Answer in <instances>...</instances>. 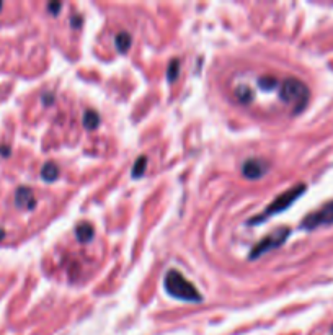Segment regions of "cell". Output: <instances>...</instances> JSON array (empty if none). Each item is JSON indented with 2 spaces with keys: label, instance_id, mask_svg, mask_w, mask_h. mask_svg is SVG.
<instances>
[{
  "label": "cell",
  "instance_id": "14",
  "mask_svg": "<svg viewBox=\"0 0 333 335\" xmlns=\"http://www.w3.org/2000/svg\"><path fill=\"white\" fill-rule=\"evenodd\" d=\"M178 72H180V64H178V61H177V59H173L172 62H170L168 70H166V77H168L170 82H173V80L177 79Z\"/></svg>",
  "mask_w": 333,
  "mask_h": 335
},
{
  "label": "cell",
  "instance_id": "4",
  "mask_svg": "<svg viewBox=\"0 0 333 335\" xmlns=\"http://www.w3.org/2000/svg\"><path fill=\"white\" fill-rule=\"evenodd\" d=\"M289 234H291L289 227H280V229H276L274 232H271V234H268L266 237L262 240V242H258L253 249H251L250 260H255V258H258V257L265 255V253H268L269 250L278 249L280 245H283L286 242V239L289 237Z\"/></svg>",
  "mask_w": 333,
  "mask_h": 335
},
{
  "label": "cell",
  "instance_id": "9",
  "mask_svg": "<svg viewBox=\"0 0 333 335\" xmlns=\"http://www.w3.org/2000/svg\"><path fill=\"white\" fill-rule=\"evenodd\" d=\"M233 97H235L242 105H250L251 101L255 100L253 90H251L249 85H245V84H240V85H237L233 88Z\"/></svg>",
  "mask_w": 333,
  "mask_h": 335
},
{
  "label": "cell",
  "instance_id": "11",
  "mask_svg": "<svg viewBox=\"0 0 333 335\" xmlns=\"http://www.w3.org/2000/svg\"><path fill=\"white\" fill-rule=\"evenodd\" d=\"M131 43H133L131 34L126 33V31H119V33L116 34V38H115L116 49H118L121 54H124V52L129 51V48H131Z\"/></svg>",
  "mask_w": 333,
  "mask_h": 335
},
{
  "label": "cell",
  "instance_id": "16",
  "mask_svg": "<svg viewBox=\"0 0 333 335\" xmlns=\"http://www.w3.org/2000/svg\"><path fill=\"white\" fill-rule=\"evenodd\" d=\"M70 23H72V25H75V23H77V25H80V23H82V18H77V20H75V18H72V20H70Z\"/></svg>",
  "mask_w": 333,
  "mask_h": 335
},
{
  "label": "cell",
  "instance_id": "15",
  "mask_svg": "<svg viewBox=\"0 0 333 335\" xmlns=\"http://www.w3.org/2000/svg\"><path fill=\"white\" fill-rule=\"evenodd\" d=\"M61 8H62V3H59V2H56V3H49V5H48V10H49V13H52V15H57Z\"/></svg>",
  "mask_w": 333,
  "mask_h": 335
},
{
  "label": "cell",
  "instance_id": "2",
  "mask_svg": "<svg viewBox=\"0 0 333 335\" xmlns=\"http://www.w3.org/2000/svg\"><path fill=\"white\" fill-rule=\"evenodd\" d=\"M165 291L172 298H177L180 301L186 302H201L202 294L195 288V285L190 283L184 276L177 270L166 271L165 280H164Z\"/></svg>",
  "mask_w": 333,
  "mask_h": 335
},
{
  "label": "cell",
  "instance_id": "8",
  "mask_svg": "<svg viewBox=\"0 0 333 335\" xmlns=\"http://www.w3.org/2000/svg\"><path fill=\"white\" fill-rule=\"evenodd\" d=\"M93 235H95V229H93V226L90 224V222H79L77 227H75V237H77L79 242H90V240L93 239Z\"/></svg>",
  "mask_w": 333,
  "mask_h": 335
},
{
  "label": "cell",
  "instance_id": "3",
  "mask_svg": "<svg viewBox=\"0 0 333 335\" xmlns=\"http://www.w3.org/2000/svg\"><path fill=\"white\" fill-rule=\"evenodd\" d=\"M305 191V185L304 183H299V185L292 186V188H289L287 191H284V193H281L280 196H278L276 200L273 201L271 204H268L266 209L260 214V216L253 218V219L249 221V226H255V224H260L262 221H265L266 218L269 216H274V214H280L283 211H286L287 208L291 206L292 203H294L296 200L299 198L300 195H302Z\"/></svg>",
  "mask_w": 333,
  "mask_h": 335
},
{
  "label": "cell",
  "instance_id": "13",
  "mask_svg": "<svg viewBox=\"0 0 333 335\" xmlns=\"http://www.w3.org/2000/svg\"><path fill=\"white\" fill-rule=\"evenodd\" d=\"M146 167H147V157H146V155H141V157H137L136 164H134V167H133V177L134 178L142 177L144 172H146Z\"/></svg>",
  "mask_w": 333,
  "mask_h": 335
},
{
  "label": "cell",
  "instance_id": "10",
  "mask_svg": "<svg viewBox=\"0 0 333 335\" xmlns=\"http://www.w3.org/2000/svg\"><path fill=\"white\" fill-rule=\"evenodd\" d=\"M61 175V170H59V167H57V164H54V162H46L43 165V168H41V178L44 182H56L57 178H59Z\"/></svg>",
  "mask_w": 333,
  "mask_h": 335
},
{
  "label": "cell",
  "instance_id": "7",
  "mask_svg": "<svg viewBox=\"0 0 333 335\" xmlns=\"http://www.w3.org/2000/svg\"><path fill=\"white\" fill-rule=\"evenodd\" d=\"M15 204L18 208H23V209H33L36 206V198L33 191L26 188V186L18 188L15 193Z\"/></svg>",
  "mask_w": 333,
  "mask_h": 335
},
{
  "label": "cell",
  "instance_id": "12",
  "mask_svg": "<svg viewBox=\"0 0 333 335\" xmlns=\"http://www.w3.org/2000/svg\"><path fill=\"white\" fill-rule=\"evenodd\" d=\"M83 126L88 129V131H95V129L100 126V115L97 113L95 110H87L83 113Z\"/></svg>",
  "mask_w": 333,
  "mask_h": 335
},
{
  "label": "cell",
  "instance_id": "6",
  "mask_svg": "<svg viewBox=\"0 0 333 335\" xmlns=\"http://www.w3.org/2000/svg\"><path fill=\"white\" fill-rule=\"evenodd\" d=\"M269 172V162L262 157H250L242 164V173L249 180H258Z\"/></svg>",
  "mask_w": 333,
  "mask_h": 335
},
{
  "label": "cell",
  "instance_id": "1",
  "mask_svg": "<svg viewBox=\"0 0 333 335\" xmlns=\"http://www.w3.org/2000/svg\"><path fill=\"white\" fill-rule=\"evenodd\" d=\"M278 95H280L281 101H284V105L291 106L292 113H300L307 105L310 92L302 80L287 77L281 82L280 88H278Z\"/></svg>",
  "mask_w": 333,
  "mask_h": 335
},
{
  "label": "cell",
  "instance_id": "5",
  "mask_svg": "<svg viewBox=\"0 0 333 335\" xmlns=\"http://www.w3.org/2000/svg\"><path fill=\"white\" fill-rule=\"evenodd\" d=\"M332 222H333V201L332 203H327L325 206L320 208L318 211L305 216L300 226H302L304 229H316V227L332 224Z\"/></svg>",
  "mask_w": 333,
  "mask_h": 335
},
{
  "label": "cell",
  "instance_id": "17",
  "mask_svg": "<svg viewBox=\"0 0 333 335\" xmlns=\"http://www.w3.org/2000/svg\"><path fill=\"white\" fill-rule=\"evenodd\" d=\"M3 234H5V232H3V229H0V240L3 239Z\"/></svg>",
  "mask_w": 333,
  "mask_h": 335
},
{
  "label": "cell",
  "instance_id": "18",
  "mask_svg": "<svg viewBox=\"0 0 333 335\" xmlns=\"http://www.w3.org/2000/svg\"><path fill=\"white\" fill-rule=\"evenodd\" d=\"M0 8H2V3H0Z\"/></svg>",
  "mask_w": 333,
  "mask_h": 335
}]
</instances>
